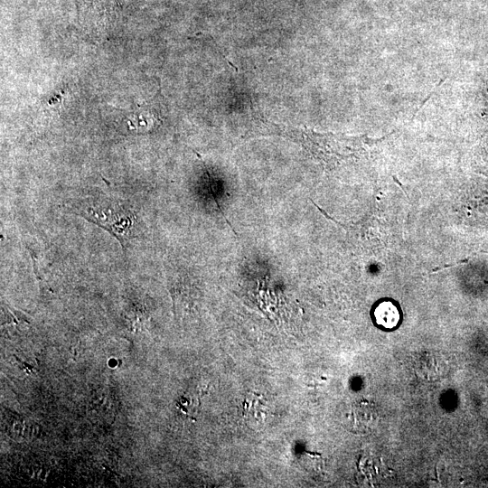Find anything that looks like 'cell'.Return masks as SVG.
I'll list each match as a JSON object with an SVG mask.
<instances>
[{"label": "cell", "mask_w": 488, "mask_h": 488, "mask_svg": "<svg viewBox=\"0 0 488 488\" xmlns=\"http://www.w3.org/2000/svg\"><path fill=\"white\" fill-rule=\"evenodd\" d=\"M80 207L77 209L80 211L76 213L108 230L124 246L125 239L129 238L132 222L127 211L115 209L116 206L106 202L101 203L94 202L90 198L84 201Z\"/></svg>", "instance_id": "1"}, {"label": "cell", "mask_w": 488, "mask_h": 488, "mask_svg": "<svg viewBox=\"0 0 488 488\" xmlns=\"http://www.w3.org/2000/svg\"><path fill=\"white\" fill-rule=\"evenodd\" d=\"M374 318L378 325L386 329L395 327L399 321V313L391 302H382L374 310Z\"/></svg>", "instance_id": "2"}]
</instances>
